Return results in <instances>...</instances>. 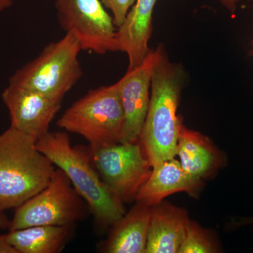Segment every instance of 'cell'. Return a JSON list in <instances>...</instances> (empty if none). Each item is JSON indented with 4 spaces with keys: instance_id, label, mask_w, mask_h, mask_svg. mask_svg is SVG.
<instances>
[{
    "instance_id": "cell-20",
    "label": "cell",
    "mask_w": 253,
    "mask_h": 253,
    "mask_svg": "<svg viewBox=\"0 0 253 253\" xmlns=\"http://www.w3.org/2000/svg\"><path fill=\"white\" fill-rule=\"evenodd\" d=\"M220 2V4L224 6V8L231 14H234L236 13V9H237L238 4L241 0H217ZM251 1V0H248Z\"/></svg>"
},
{
    "instance_id": "cell-6",
    "label": "cell",
    "mask_w": 253,
    "mask_h": 253,
    "mask_svg": "<svg viewBox=\"0 0 253 253\" xmlns=\"http://www.w3.org/2000/svg\"><path fill=\"white\" fill-rule=\"evenodd\" d=\"M84 201L57 168L44 189L16 208L9 231L33 226L75 225L84 215Z\"/></svg>"
},
{
    "instance_id": "cell-5",
    "label": "cell",
    "mask_w": 253,
    "mask_h": 253,
    "mask_svg": "<svg viewBox=\"0 0 253 253\" xmlns=\"http://www.w3.org/2000/svg\"><path fill=\"white\" fill-rule=\"evenodd\" d=\"M124 124L116 83L88 91L57 121L59 127L84 137L91 149L121 142Z\"/></svg>"
},
{
    "instance_id": "cell-21",
    "label": "cell",
    "mask_w": 253,
    "mask_h": 253,
    "mask_svg": "<svg viewBox=\"0 0 253 253\" xmlns=\"http://www.w3.org/2000/svg\"><path fill=\"white\" fill-rule=\"evenodd\" d=\"M11 220L5 214L4 212H0V229H9Z\"/></svg>"
},
{
    "instance_id": "cell-9",
    "label": "cell",
    "mask_w": 253,
    "mask_h": 253,
    "mask_svg": "<svg viewBox=\"0 0 253 253\" xmlns=\"http://www.w3.org/2000/svg\"><path fill=\"white\" fill-rule=\"evenodd\" d=\"M1 99L9 112L10 126L37 141L49 131L61 106L38 91L10 84L3 91Z\"/></svg>"
},
{
    "instance_id": "cell-1",
    "label": "cell",
    "mask_w": 253,
    "mask_h": 253,
    "mask_svg": "<svg viewBox=\"0 0 253 253\" xmlns=\"http://www.w3.org/2000/svg\"><path fill=\"white\" fill-rule=\"evenodd\" d=\"M154 51L149 109L139 139L152 167L176 156L181 123L177 109L186 78L182 65L169 59L164 46Z\"/></svg>"
},
{
    "instance_id": "cell-11",
    "label": "cell",
    "mask_w": 253,
    "mask_h": 253,
    "mask_svg": "<svg viewBox=\"0 0 253 253\" xmlns=\"http://www.w3.org/2000/svg\"><path fill=\"white\" fill-rule=\"evenodd\" d=\"M158 0H136L122 24L117 28L114 51L126 53L128 69L141 64L151 51L149 46L153 31V16Z\"/></svg>"
},
{
    "instance_id": "cell-12",
    "label": "cell",
    "mask_w": 253,
    "mask_h": 253,
    "mask_svg": "<svg viewBox=\"0 0 253 253\" xmlns=\"http://www.w3.org/2000/svg\"><path fill=\"white\" fill-rule=\"evenodd\" d=\"M201 187L202 181L189 175L174 158L153 166L135 200L152 207L176 193L186 192L196 196Z\"/></svg>"
},
{
    "instance_id": "cell-18",
    "label": "cell",
    "mask_w": 253,
    "mask_h": 253,
    "mask_svg": "<svg viewBox=\"0 0 253 253\" xmlns=\"http://www.w3.org/2000/svg\"><path fill=\"white\" fill-rule=\"evenodd\" d=\"M105 7L111 11L116 27H119L124 21L128 11L136 0H101Z\"/></svg>"
},
{
    "instance_id": "cell-7",
    "label": "cell",
    "mask_w": 253,
    "mask_h": 253,
    "mask_svg": "<svg viewBox=\"0 0 253 253\" xmlns=\"http://www.w3.org/2000/svg\"><path fill=\"white\" fill-rule=\"evenodd\" d=\"M89 150L93 166L110 189L123 203L135 200L152 169L140 143H113Z\"/></svg>"
},
{
    "instance_id": "cell-22",
    "label": "cell",
    "mask_w": 253,
    "mask_h": 253,
    "mask_svg": "<svg viewBox=\"0 0 253 253\" xmlns=\"http://www.w3.org/2000/svg\"><path fill=\"white\" fill-rule=\"evenodd\" d=\"M13 4V0H0V13L9 9Z\"/></svg>"
},
{
    "instance_id": "cell-8",
    "label": "cell",
    "mask_w": 253,
    "mask_h": 253,
    "mask_svg": "<svg viewBox=\"0 0 253 253\" xmlns=\"http://www.w3.org/2000/svg\"><path fill=\"white\" fill-rule=\"evenodd\" d=\"M60 26L77 39L82 50L114 52L117 27L101 0H55Z\"/></svg>"
},
{
    "instance_id": "cell-19",
    "label": "cell",
    "mask_w": 253,
    "mask_h": 253,
    "mask_svg": "<svg viewBox=\"0 0 253 253\" xmlns=\"http://www.w3.org/2000/svg\"><path fill=\"white\" fill-rule=\"evenodd\" d=\"M0 253H18L17 251L8 241L6 234H0Z\"/></svg>"
},
{
    "instance_id": "cell-13",
    "label": "cell",
    "mask_w": 253,
    "mask_h": 253,
    "mask_svg": "<svg viewBox=\"0 0 253 253\" xmlns=\"http://www.w3.org/2000/svg\"><path fill=\"white\" fill-rule=\"evenodd\" d=\"M189 221L182 208L163 202L152 206L146 253H178Z\"/></svg>"
},
{
    "instance_id": "cell-17",
    "label": "cell",
    "mask_w": 253,
    "mask_h": 253,
    "mask_svg": "<svg viewBox=\"0 0 253 253\" xmlns=\"http://www.w3.org/2000/svg\"><path fill=\"white\" fill-rule=\"evenodd\" d=\"M219 252L217 245L208 234L194 221L190 220L179 253H212Z\"/></svg>"
},
{
    "instance_id": "cell-10",
    "label": "cell",
    "mask_w": 253,
    "mask_h": 253,
    "mask_svg": "<svg viewBox=\"0 0 253 253\" xmlns=\"http://www.w3.org/2000/svg\"><path fill=\"white\" fill-rule=\"evenodd\" d=\"M154 60V51L151 50L141 64L127 69L116 83L125 118L121 142L139 141L149 109Z\"/></svg>"
},
{
    "instance_id": "cell-3",
    "label": "cell",
    "mask_w": 253,
    "mask_h": 253,
    "mask_svg": "<svg viewBox=\"0 0 253 253\" xmlns=\"http://www.w3.org/2000/svg\"><path fill=\"white\" fill-rule=\"evenodd\" d=\"M37 139L9 126L0 134V212L17 208L49 182L54 165Z\"/></svg>"
},
{
    "instance_id": "cell-4",
    "label": "cell",
    "mask_w": 253,
    "mask_h": 253,
    "mask_svg": "<svg viewBox=\"0 0 253 253\" xmlns=\"http://www.w3.org/2000/svg\"><path fill=\"white\" fill-rule=\"evenodd\" d=\"M81 51L77 39L66 33L44 47L38 57L18 69L9 78V84L38 91L61 103L83 76L78 59Z\"/></svg>"
},
{
    "instance_id": "cell-14",
    "label": "cell",
    "mask_w": 253,
    "mask_h": 253,
    "mask_svg": "<svg viewBox=\"0 0 253 253\" xmlns=\"http://www.w3.org/2000/svg\"><path fill=\"white\" fill-rule=\"evenodd\" d=\"M176 155L184 171L201 181L217 172L225 161L224 155L207 136L186 127L182 121L179 127Z\"/></svg>"
},
{
    "instance_id": "cell-15",
    "label": "cell",
    "mask_w": 253,
    "mask_h": 253,
    "mask_svg": "<svg viewBox=\"0 0 253 253\" xmlns=\"http://www.w3.org/2000/svg\"><path fill=\"white\" fill-rule=\"evenodd\" d=\"M151 210V206L137 201L112 225L101 250L107 253H146Z\"/></svg>"
},
{
    "instance_id": "cell-2",
    "label": "cell",
    "mask_w": 253,
    "mask_h": 253,
    "mask_svg": "<svg viewBox=\"0 0 253 253\" xmlns=\"http://www.w3.org/2000/svg\"><path fill=\"white\" fill-rule=\"evenodd\" d=\"M37 147L67 175L101 226L113 225L126 214L124 203L101 179L91 162L89 148L71 146L65 131H48Z\"/></svg>"
},
{
    "instance_id": "cell-23",
    "label": "cell",
    "mask_w": 253,
    "mask_h": 253,
    "mask_svg": "<svg viewBox=\"0 0 253 253\" xmlns=\"http://www.w3.org/2000/svg\"><path fill=\"white\" fill-rule=\"evenodd\" d=\"M243 224H253V217L245 219L244 221H243Z\"/></svg>"
},
{
    "instance_id": "cell-16",
    "label": "cell",
    "mask_w": 253,
    "mask_h": 253,
    "mask_svg": "<svg viewBox=\"0 0 253 253\" xmlns=\"http://www.w3.org/2000/svg\"><path fill=\"white\" fill-rule=\"evenodd\" d=\"M74 225L29 226L9 230L8 241L18 253H57L62 251Z\"/></svg>"
}]
</instances>
